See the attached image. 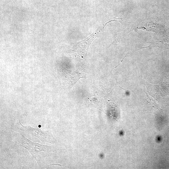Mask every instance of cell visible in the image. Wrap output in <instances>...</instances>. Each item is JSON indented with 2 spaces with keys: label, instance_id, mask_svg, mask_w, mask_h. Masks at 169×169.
Masks as SVG:
<instances>
[{
  "label": "cell",
  "instance_id": "obj_1",
  "mask_svg": "<svg viewBox=\"0 0 169 169\" xmlns=\"http://www.w3.org/2000/svg\"><path fill=\"white\" fill-rule=\"evenodd\" d=\"M12 134L17 143L21 146L28 149L29 153L40 166L36 157V154L40 151L45 152L52 151L51 147L41 145L39 143L33 142L28 139L22 134L12 131Z\"/></svg>",
  "mask_w": 169,
  "mask_h": 169
},
{
  "label": "cell",
  "instance_id": "obj_2",
  "mask_svg": "<svg viewBox=\"0 0 169 169\" xmlns=\"http://www.w3.org/2000/svg\"><path fill=\"white\" fill-rule=\"evenodd\" d=\"M16 126L18 129L34 136L42 142L54 144L56 141L50 129L43 131L40 128H34L30 126H24L21 124L20 120L17 123Z\"/></svg>",
  "mask_w": 169,
  "mask_h": 169
}]
</instances>
